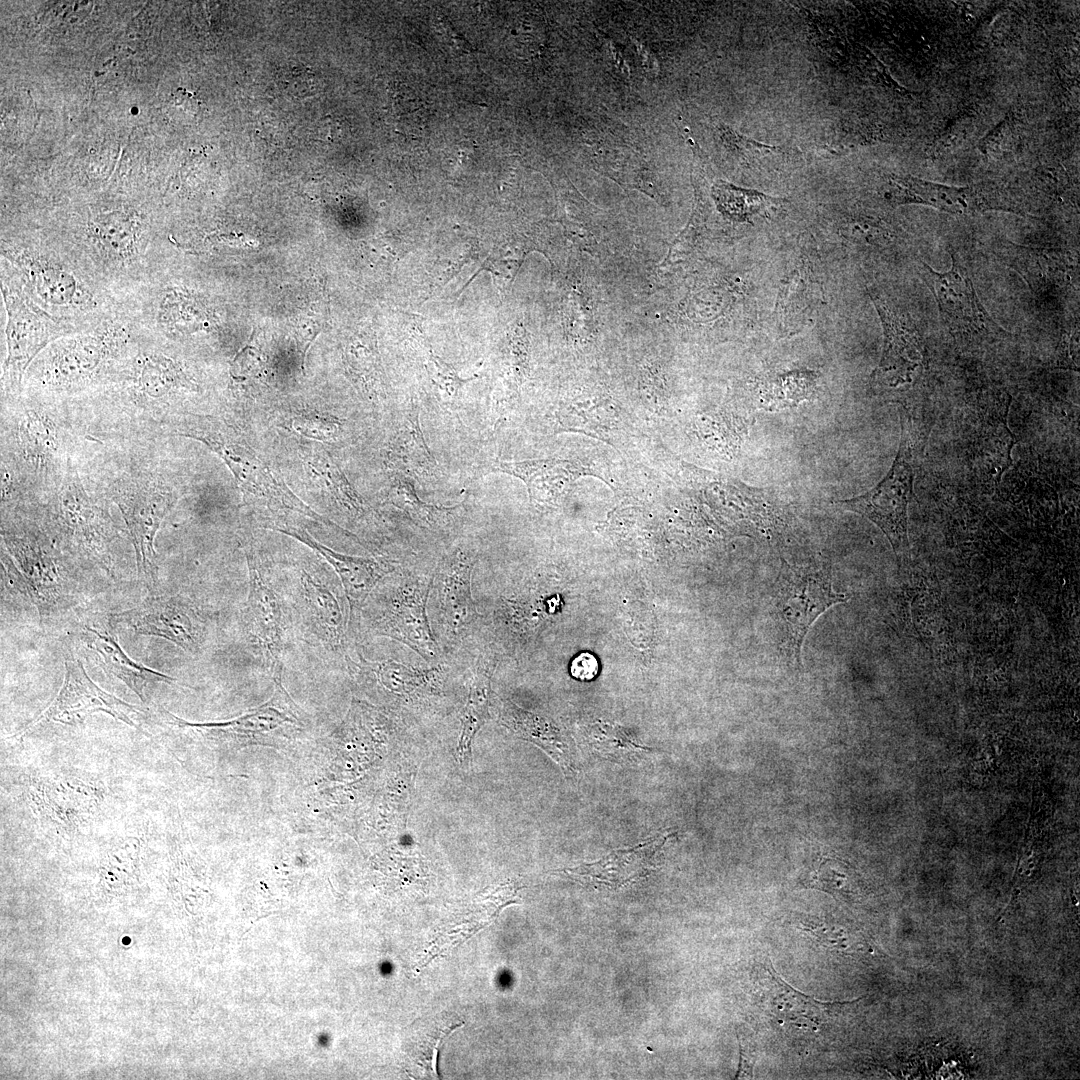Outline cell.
<instances>
[{
  "label": "cell",
  "instance_id": "obj_40",
  "mask_svg": "<svg viewBox=\"0 0 1080 1080\" xmlns=\"http://www.w3.org/2000/svg\"><path fill=\"white\" fill-rule=\"evenodd\" d=\"M755 1064L754 1054L748 1052L746 1045H740V1063L739 1070L736 1078H753V1067Z\"/></svg>",
  "mask_w": 1080,
  "mask_h": 1080
},
{
  "label": "cell",
  "instance_id": "obj_33",
  "mask_svg": "<svg viewBox=\"0 0 1080 1080\" xmlns=\"http://www.w3.org/2000/svg\"><path fill=\"white\" fill-rule=\"evenodd\" d=\"M800 883L804 887L827 892L835 898L851 892L848 866L836 858L817 859L803 874Z\"/></svg>",
  "mask_w": 1080,
  "mask_h": 1080
},
{
  "label": "cell",
  "instance_id": "obj_16",
  "mask_svg": "<svg viewBox=\"0 0 1080 1080\" xmlns=\"http://www.w3.org/2000/svg\"><path fill=\"white\" fill-rule=\"evenodd\" d=\"M886 197L895 204H925L955 214H974L1002 205L980 186L952 187L911 176L892 175L887 180Z\"/></svg>",
  "mask_w": 1080,
  "mask_h": 1080
},
{
  "label": "cell",
  "instance_id": "obj_11",
  "mask_svg": "<svg viewBox=\"0 0 1080 1080\" xmlns=\"http://www.w3.org/2000/svg\"><path fill=\"white\" fill-rule=\"evenodd\" d=\"M112 619L137 633L164 638L194 655L201 651L206 638V622L201 612L181 596L150 598L134 609L115 614Z\"/></svg>",
  "mask_w": 1080,
  "mask_h": 1080
},
{
  "label": "cell",
  "instance_id": "obj_2",
  "mask_svg": "<svg viewBox=\"0 0 1080 1080\" xmlns=\"http://www.w3.org/2000/svg\"><path fill=\"white\" fill-rule=\"evenodd\" d=\"M476 561L474 549L459 545L444 555L433 571L427 613L433 635L446 654L467 645L483 625L471 592Z\"/></svg>",
  "mask_w": 1080,
  "mask_h": 1080
},
{
  "label": "cell",
  "instance_id": "obj_22",
  "mask_svg": "<svg viewBox=\"0 0 1080 1080\" xmlns=\"http://www.w3.org/2000/svg\"><path fill=\"white\" fill-rule=\"evenodd\" d=\"M87 646L99 658L110 674L124 682L145 702V689L154 683L172 684L175 680L130 658L119 645L117 638L108 631L86 626Z\"/></svg>",
  "mask_w": 1080,
  "mask_h": 1080
},
{
  "label": "cell",
  "instance_id": "obj_24",
  "mask_svg": "<svg viewBox=\"0 0 1080 1080\" xmlns=\"http://www.w3.org/2000/svg\"><path fill=\"white\" fill-rule=\"evenodd\" d=\"M495 669L496 650L484 652L473 674L461 717L462 729L457 746V757L461 764L470 760L473 739L489 718V706L493 694L491 679Z\"/></svg>",
  "mask_w": 1080,
  "mask_h": 1080
},
{
  "label": "cell",
  "instance_id": "obj_12",
  "mask_svg": "<svg viewBox=\"0 0 1080 1080\" xmlns=\"http://www.w3.org/2000/svg\"><path fill=\"white\" fill-rule=\"evenodd\" d=\"M248 565V595L244 620L253 641L263 650L272 675L282 674L288 629L285 600L270 583L250 546L246 549Z\"/></svg>",
  "mask_w": 1080,
  "mask_h": 1080
},
{
  "label": "cell",
  "instance_id": "obj_30",
  "mask_svg": "<svg viewBox=\"0 0 1080 1080\" xmlns=\"http://www.w3.org/2000/svg\"><path fill=\"white\" fill-rule=\"evenodd\" d=\"M713 198L719 211L735 221H747L753 215L779 204V199L766 196L753 190L735 187L725 182H717L712 189Z\"/></svg>",
  "mask_w": 1080,
  "mask_h": 1080
},
{
  "label": "cell",
  "instance_id": "obj_31",
  "mask_svg": "<svg viewBox=\"0 0 1080 1080\" xmlns=\"http://www.w3.org/2000/svg\"><path fill=\"white\" fill-rule=\"evenodd\" d=\"M349 371L367 390H374L381 381L380 359L374 335L367 331L354 334L345 350Z\"/></svg>",
  "mask_w": 1080,
  "mask_h": 1080
},
{
  "label": "cell",
  "instance_id": "obj_10",
  "mask_svg": "<svg viewBox=\"0 0 1080 1080\" xmlns=\"http://www.w3.org/2000/svg\"><path fill=\"white\" fill-rule=\"evenodd\" d=\"M95 712L107 713L129 726L139 727V710L97 686L81 662L69 655L65 659V677L58 695L24 733L44 721L76 725Z\"/></svg>",
  "mask_w": 1080,
  "mask_h": 1080
},
{
  "label": "cell",
  "instance_id": "obj_15",
  "mask_svg": "<svg viewBox=\"0 0 1080 1080\" xmlns=\"http://www.w3.org/2000/svg\"><path fill=\"white\" fill-rule=\"evenodd\" d=\"M277 529L311 547L334 569L349 602L350 625L375 586L396 569L390 560L336 552L315 540L305 529L288 524Z\"/></svg>",
  "mask_w": 1080,
  "mask_h": 1080
},
{
  "label": "cell",
  "instance_id": "obj_14",
  "mask_svg": "<svg viewBox=\"0 0 1080 1080\" xmlns=\"http://www.w3.org/2000/svg\"><path fill=\"white\" fill-rule=\"evenodd\" d=\"M7 323L5 370L15 384L21 382L36 355L61 334V328L44 311L16 291L2 287Z\"/></svg>",
  "mask_w": 1080,
  "mask_h": 1080
},
{
  "label": "cell",
  "instance_id": "obj_17",
  "mask_svg": "<svg viewBox=\"0 0 1080 1080\" xmlns=\"http://www.w3.org/2000/svg\"><path fill=\"white\" fill-rule=\"evenodd\" d=\"M879 313L884 345L881 360L873 377L889 386L910 382L923 365V348L916 331L883 299L872 296Z\"/></svg>",
  "mask_w": 1080,
  "mask_h": 1080
},
{
  "label": "cell",
  "instance_id": "obj_38",
  "mask_svg": "<svg viewBox=\"0 0 1080 1080\" xmlns=\"http://www.w3.org/2000/svg\"><path fill=\"white\" fill-rule=\"evenodd\" d=\"M599 672V663L597 658L589 653L582 652L577 655L571 662L570 673L578 680L590 681L593 680Z\"/></svg>",
  "mask_w": 1080,
  "mask_h": 1080
},
{
  "label": "cell",
  "instance_id": "obj_13",
  "mask_svg": "<svg viewBox=\"0 0 1080 1080\" xmlns=\"http://www.w3.org/2000/svg\"><path fill=\"white\" fill-rule=\"evenodd\" d=\"M922 276L951 331L967 336L1003 332L980 303L957 257L952 255L951 268L946 272H937L922 261Z\"/></svg>",
  "mask_w": 1080,
  "mask_h": 1080
},
{
  "label": "cell",
  "instance_id": "obj_39",
  "mask_svg": "<svg viewBox=\"0 0 1080 1080\" xmlns=\"http://www.w3.org/2000/svg\"><path fill=\"white\" fill-rule=\"evenodd\" d=\"M367 248L373 256L379 260H383L386 263H392L399 260L403 254L408 251L407 244H403L400 240L393 241L392 239L387 242H377L373 244H367Z\"/></svg>",
  "mask_w": 1080,
  "mask_h": 1080
},
{
  "label": "cell",
  "instance_id": "obj_19",
  "mask_svg": "<svg viewBox=\"0 0 1080 1080\" xmlns=\"http://www.w3.org/2000/svg\"><path fill=\"white\" fill-rule=\"evenodd\" d=\"M31 797L41 816L66 831H74L84 823L99 798L90 785L66 777L34 781Z\"/></svg>",
  "mask_w": 1080,
  "mask_h": 1080
},
{
  "label": "cell",
  "instance_id": "obj_6",
  "mask_svg": "<svg viewBox=\"0 0 1080 1080\" xmlns=\"http://www.w3.org/2000/svg\"><path fill=\"white\" fill-rule=\"evenodd\" d=\"M912 462L910 436L902 423L899 450L885 478L863 495L834 502L840 508L861 514L875 523L898 556L909 548L907 506L914 477Z\"/></svg>",
  "mask_w": 1080,
  "mask_h": 1080
},
{
  "label": "cell",
  "instance_id": "obj_18",
  "mask_svg": "<svg viewBox=\"0 0 1080 1080\" xmlns=\"http://www.w3.org/2000/svg\"><path fill=\"white\" fill-rule=\"evenodd\" d=\"M671 836V833L659 834L636 846L614 850L598 861L564 872L591 886L621 887L644 877L653 869L655 857Z\"/></svg>",
  "mask_w": 1080,
  "mask_h": 1080
},
{
  "label": "cell",
  "instance_id": "obj_1",
  "mask_svg": "<svg viewBox=\"0 0 1080 1080\" xmlns=\"http://www.w3.org/2000/svg\"><path fill=\"white\" fill-rule=\"evenodd\" d=\"M432 576L397 568L373 589L350 625L354 644L364 633L396 640L428 662H438L442 651L433 635L427 601Z\"/></svg>",
  "mask_w": 1080,
  "mask_h": 1080
},
{
  "label": "cell",
  "instance_id": "obj_28",
  "mask_svg": "<svg viewBox=\"0 0 1080 1080\" xmlns=\"http://www.w3.org/2000/svg\"><path fill=\"white\" fill-rule=\"evenodd\" d=\"M133 380L138 394L153 401L163 398L187 381L180 368L160 354L140 357L134 367Z\"/></svg>",
  "mask_w": 1080,
  "mask_h": 1080
},
{
  "label": "cell",
  "instance_id": "obj_37",
  "mask_svg": "<svg viewBox=\"0 0 1080 1080\" xmlns=\"http://www.w3.org/2000/svg\"><path fill=\"white\" fill-rule=\"evenodd\" d=\"M327 307L325 302L317 301L309 304L305 312L295 320V332L297 339L304 343L305 350L311 342L325 328L327 323Z\"/></svg>",
  "mask_w": 1080,
  "mask_h": 1080
},
{
  "label": "cell",
  "instance_id": "obj_29",
  "mask_svg": "<svg viewBox=\"0 0 1080 1080\" xmlns=\"http://www.w3.org/2000/svg\"><path fill=\"white\" fill-rule=\"evenodd\" d=\"M390 500L407 513L416 523L429 529L447 526L465 502L453 507L428 504L419 499L413 483L404 475H397L390 490Z\"/></svg>",
  "mask_w": 1080,
  "mask_h": 1080
},
{
  "label": "cell",
  "instance_id": "obj_27",
  "mask_svg": "<svg viewBox=\"0 0 1080 1080\" xmlns=\"http://www.w3.org/2000/svg\"><path fill=\"white\" fill-rule=\"evenodd\" d=\"M19 265L37 294L54 305H66L77 298V282L66 270L50 261L23 257Z\"/></svg>",
  "mask_w": 1080,
  "mask_h": 1080
},
{
  "label": "cell",
  "instance_id": "obj_9",
  "mask_svg": "<svg viewBox=\"0 0 1080 1080\" xmlns=\"http://www.w3.org/2000/svg\"><path fill=\"white\" fill-rule=\"evenodd\" d=\"M752 994L763 1017L796 1038L819 1034L831 1009L839 1004L821 1002L799 992L776 973L771 963L757 967Z\"/></svg>",
  "mask_w": 1080,
  "mask_h": 1080
},
{
  "label": "cell",
  "instance_id": "obj_23",
  "mask_svg": "<svg viewBox=\"0 0 1080 1080\" xmlns=\"http://www.w3.org/2000/svg\"><path fill=\"white\" fill-rule=\"evenodd\" d=\"M499 720L520 738L540 747L560 766L566 776L576 773L573 752L559 730L552 724L521 710L508 700L500 701Z\"/></svg>",
  "mask_w": 1080,
  "mask_h": 1080
},
{
  "label": "cell",
  "instance_id": "obj_36",
  "mask_svg": "<svg viewBox=\"0 0 1080 1080\" xmlns=\"http://www.w3.org/2000/svg\"><path fill=\"white\" fill-rule=\"evenodd\" d=\"M428 372L432 383L441 392L445 400L451 403L456 400L459 390L467 382L474 380L478 376L475 375L466 379L460 377L452 365L443 361L432 351H429Z\"/></svg>",
  "mask_w": 1080,
  "mask_h": 1080
},
{
  "label": "cell",
  "instance_id": "obj_7",
  "mask_svg": "<svg viewBox=\"0 0 1080 1080\" xmlns=\"http://www.w3.org/2000/svg\"><path fill=\"white\" fill-rule=\"evenodd\" d=\"M185 436L202 441L216 452L229 466L241 487L269 508L293 511L319 519L318 515L311 512L277 481L270 469L228 428L204 423L189 428Z\"/></svg>",
  "mask_w": 1080,
  "mask_h": 1080
},
{
  "label": "cell",
  "instance_id": "obj_20",
  "mask_svg": "<svg viewBox=\"0 0 1080 1080\" xmlns=\"http://www.w3.org/2000/svg\"><path fill=\"white\" fill-rule=\"evenodd\" d=\"M1000 254L1035 290L1069 284L1077 276L1075 258L1060 251L1009 244Z\"/></svg>",
  "mask_w": 1080,
  "mask_h": 1080
},
{
  "label": "cell",
  "instance_id": "obj_26",
  "mask_svg": "<svg viewBox=\"0 0 1080 1080\" xmlns=\"http://www.w3.org/2000/svg\"><path fill=\"white\" fill-rule=\"evenodd\" d=\"M490 471L506 473L523 480L530 497L537 500L558 496L568 481L564 462L554 459L497 462L490 467Z\"/></svg>",
  "mask_w": 1080,
  "mask_h": 1080
},
{
  "label": "cell",
  "instance_id": "obj_4",
  "mask_svg": "<svg viewBox=\"0 0 1080 1080\" xmlns=\"http://www.w3.org/2000/svg\"><path fill=\"white\" fill-rule=\"evenodd\" d=\"M834 591L828 569L793 566L782 561L773 604L786 630L787 645L800 664L801 648L813 623L831 606L847 601Z\"/></svg>",
  "mask_w": 1080,
  "mask_h": 1080
},
{
  "label": "cell",
  "instance_id": "obj_5",
  "mask_svg": "<svg viewBox=\"0 0 1080 1080\" xmlns=\"http://www.w3.org/2000/svg\"><path fill=\"white\" fill-rule=\"evenodd\" d=\"M282 675H274L272 697L257 708L229 721L190 723L166 711L172 724L197 731L208 740L221 744H271L305 727V715L282 684Z\"/></svg>",
  "mask_w": 1080,
  "mask_h": 1080
},
{
  "label": "cell",
  "instance_id": "obj_21",
  "mask_svg": "<svg viewBox=\"0 0 1080 1080\" xmlns=\"http://www.w3.org/2000/svg\"><path fill=\"white\" fill-rule=\"evenodd\" d=\"M107 338L86 336L54 346L46 366L52 383L74 385L90 378L108 358Z\"/></svg>",
  "mask_w": 1080,
  "mask_h": 1080
},
{
  "label": "cell",
  "instance_id": "obj_35",
  "mask_svg": "<svg viewBox=\"0 0 1080 1080\" xmlns=\"http://www.w3.org/2000/svg\"><path fill=\"white\" fill-rule=\"evenodd\" d=\"M801 930L810 933L820 944L843 953H856L864 948L860 936L844 926L830 922H797Z\"/></svg>",
  "mask_w": 1080,
  "mask_h": 1080
},
{
  "label": "cell",
  "instance_id": "obj_25",
  "mask_svg": "<svg viewBox=\"0 0 1080 1080\" xmlns=\"http://www.w3.org/2000/svg\"><path fill=\"white\" fill-rule=\"evenodd\" d=\"M388 458L395 469L419 479H436L440 475L441 469L424 440L415 407L407 413L395 434Z\"/></svg>",
  "mask_w": 1080,
  "mask_h": 1080
},
{
  "label": "cell",
  "instance_id": "obj_34",
  "mask_svg": "<svg viewBox=\"0 0 1080 1080\" xmlns=\"http://www.w3.org/2000/svg\"><path fill=\"white\" fill-rule=\"evenodd\" d=\"M20 446L27 457L44 464L57 449L55 431L36 413H27L19 427Z\"/></svg>",
  "mask_w": 1080,
  "mask_h": 1080
},
{
  "label": "cell",
  "instance_id": "obj_3",
  "mask_svg": "<svg viewBox=\"0 0 1080 1080\" xmlns=\"http://www.w3.org/2000/svg\"><path fill=\"white\" fill-rule=\"evenodd\" d=\"M339 582L316 563H305L293 573L289 591L307 641L344 658L352 645L350 607Z\"/></svg>",
  "mask_w": 1080,
  "mask_h": 1080
},
{
  "label": "cell",
  "instance_id": "obj_8",
  "mask_svg": "<svg viewBox=\"0 0 1080 1080\" xmlns=\"http://www.w3.org/2000/svg\"><path fill=\"white\" fill-rule=\"evenodd\" d=\"M136 552L138 575L147 588L157 585V564L154 541L162 521L171 510L175 498L155 479H140L127 483L114 495Z\"/></svg>",
  "mask_w": 1080,
  "mask_h": 1080
},
{
  "label": "cell",
  "instance_id": "obj_32",
  "mask_svg": "<svg viewBox=\"0 0 1080 1080\" xmlns=\"http://www.w3.org/2000/svg\"><path fill=\"white\" fill-rule=\"evenodd\" d=\"M133 223L122 215L99 217L92 233L99 246L111 257L125 258L136 250V233Z\"/></svg>",
  "mask_w": 1080,
  "mask_h": 1080
}]
</instances>
